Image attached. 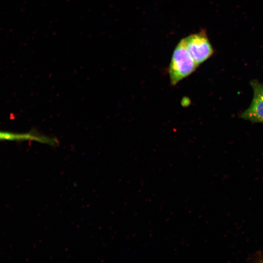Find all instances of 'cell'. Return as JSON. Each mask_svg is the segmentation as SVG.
<instances>
[{
    "instance_id": "2",
    "label": "cell",
    "mask_w": 263,
    "mask_h": 263,
    "mask_svg": "<svg viewBox=\"0 0 263 263\" xmlns=\"http://www.w3.org/2000/svg\"><path fill=\"white\" fill-rule=\"evenodd\" d=\"M184 39L188 51L198 66L214 54V49L204 29L190 34Z\"/></svg>"
},
{
    "instance_id": "1",
    "label": "cell",
    "mask_w": 263,
    "mask_h": 263,
    "mask_svg": "<svg viewBox=\"0 0 263 263\" xmlns=\"http://www.w3.org/2000/svg\"><path fill=\"white\" fill-rule=\"evenodd\" d=\"M198 66L188 51L184 38L175 46L168 72L171 86H175L195 71Z\"/></svg>"
},
{
    "instance_id": "4",
    "label": "cell",
    "mask_w": 263,
    "mask_h": 263,
    "mask_svg": "<svg viewBox=\"0 0 263 263\" xmlns=\"http://www.w3.org/2000/svg\"><path fill=\"white\" fill-rule=\"evenodd\" d=\"M24 134H15L7 132H0V139H24Z\"/></svg>"
},
{
    "instance_id": "3",
    "label": "cell",
    "mask_w": 263,
    "mask_h": 263,
    "mask_svg": "<svg viewBox=\"0 0 263 263\" xmlns=\"http://www.w3.org/2000/svg\"><path fill=\"white\" fill-rule=\"evenodd\" d=\"M253 97L249 107L240 117L253 122L263 123V83L256 80L251 81Z\"/></svg>"
}]
</instances>
